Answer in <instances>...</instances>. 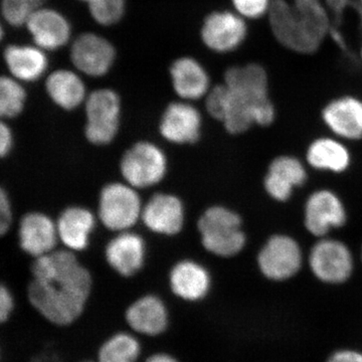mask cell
Segmentation results:
<instances>
[{"label": "cell", "mask_w": 362, "mask_h": 362, "mask_svg": "<svg viewBox=\"0 0 362 362\" xmlns=\"http://www.w3.org/2000/svg\"><path fill=\"white\" fill-rule=\"evenodd\" d=\"M45 0H2L1 13L4 21L13 26L25 25L26 21Z\"/></svg>", "instance_id": "f1b7e54d"}, {"label": "cell", "mask_w": 362, "mask_h": 362, "mask_svg": "<svg viewBox=\"0 0 362 362\" xmlns=\"http://www.w3.org/2000/svg\"><path fill=\"white\" fill-rule=\"evenodd\" d=\"M45 89L54 103L66 110L77 108L86 98L84 83L71 71H54L45 82Z\"/></svg>", "instance_id": "4316f807"}, {"label": "cell", "mask_w": 362, "mask_h": 362, "mask_svg": "<svg viewBox=\"0 0 362 362\" xmlns=\"http://www.w3.org/2000/svg\"><path fill=\"white\" fill-rule=\"evenodd\" d=\"M168 161L156 144L139 142L131 147L121 160V173L134 188L153 187L163 180Z\"/></svg>", "instance_id": "ba28073f"}, {"label": "cell", "mask_w": 362, "mask_h": 362, "mask_svg": "<svg viewBox=\"0 0 362 362\" xmlns=\"http://www.w3.org/2000/svg\"><path fill=\"white\" fill-rule=\"evenodd\" d=\"M58 238L57 226L45 214H28L21 221V247L30 256L39 258L54 252Z\"/></svg>", "instance_id": "ffe728a7"}, {"label": "cell", "mask_w": 362, "mask_h": 362, "mask_svg": "<svg viewBox=\"0 0 362 362\" xmlns=\"http://www.w3.org/2000/svg\"><path fill=\"white\" fill-rule=\"evenodd\" d=\"M109 265L122 277L134 276L142 268L145 259L144 240L136 233L123 232L106 247Z\"/></svg>", "instance_id": "44dd1931"}, {"label": "cell", "mask_w": 362, "mask_h": 362, "mask_svg": "<svg viewBox=\"0 0 362 362\" xmlns=\"http://www.w3.org/2000/svg\"><path fill=\"white\" fill-rule=\"evenodd\" d=\"M247 35L244 18L230 11H216L209 14L202 28V40L206 47L223 54L239 49Z\"/></svg>", "instance_id": "7c38bea8"}, {"label": "cell", "mask_w": 362, "mask_h": 362, "mask_svg": "<svg viewBox=\"0 0 362 362\" xmlns=\"http://www.w3.org/2000/svg\"><path fill=\"white\" fill-rule=\"evenodd\" d=\"M25 25L35 45L47 51L64 47L71 37L70 23L54 9H37Z\"/></svg>", "instance_id": "e0dca14e"}, {"label": "cell", "mask_w": 362, "mask_h": 362, "mask_svg": "<svg viewBox=\"0 0 362 362\" xmlns=\"http://www.w3.org/2000/svg\"><path fill=\"white\" fill-rule=\"evenodd\" d=\"M126 327L141 339L163 337L170 328L171 316L162 298L154 294L143 295L131 302L124 312Z\"/></svg>", "instance_id": "30bf717a"}, {"label": "cell", "mask_w": 362, "mask_h": 362, "mask_svg": "<svg viewBox=\"0 0 362 362\" xmlns=\"http://www.w3.org/2000/svg\"><path fill=\"white\" fill-rule=\"evenodd\" d=\"M361 259H362V252H361Z\"/></svg>", "instance_id": "ee69618b"}, {"label": "cell", "mask_w": 362, "mask_h": 362, "mask_svg": "<svg viewBox=\"0 0 362 362\" xmlns=\"http://www.w3.org/2000/svg\"><path fill=\"white\" fill-rule=\"evenodd\" d=\"M202 116L192 105L173 103L164 111L160 132L168 141L176 144L194 143L199 138Z\"/></svg>", "instance_id": "d6986e66"}, {"label": "cell", "mask_w": 362, "mask_h": 362, "mask_svg": "<svg viewBox=\"0 0 362 362\" xmlns=\"http://www.w3.org/2000/svg\"><path fill=\"white\" fill-rule=\"evenodd\" d=\"M306 180L303 163L296 157L282 156L271 162L264 187L272 199L284 202L291 197L295 188L302 187Z\"/></svg>", "instance_id": "2e32d148"}, {"label": "cell", "mask_w": 362, "mask_h": 362, "mask_svg": "<svg viewBox=\"0 0 362 362\" xmlns=\"http://www.w3.org/2000/svg\"><path fill=\"white\" fill-rule=\"evenodd\" d=\"M268 14L276 40L299 54L315 52L330 33L329 16L323 4L304 6L273 0Z\"/></svg>", "instance_id": "3957f363"}, {"label": "cell", "mask_w": 362, "mask_h": 362, "mask_svg": "<svg viewBox=\"0 0 362 362\" xmlns=\"http://www.w3.org/2000/svg\"><path fill=\"white\" fill-rule=\"evenodd\" d=\"M121 105L114 90H94L86 102V137L96 145H105L115 138L119 129Z\"/></svg>", "instance_id": "52a82bcc"}, {"label": "cell", "mask_w": 362, "mask_h": 362, "mask_svg": "<svg viewBox=\"0 0 362 362\" xmlns=\"http://www.w3.org/2000/svg\"><path fill=\"white\" fill-rule=\"evenodd\" d=\"M303 265V252L296 240L288 235H272L258 255V266L271 281L289 280Z\"/></svg>", "instance_id": "8992f818"}, {"label": "cell", "mask_w": 362, "mask_h": 362, "mask_svg": "<svg viewBox=\"0 0 362 362\" xmlns=\"http://www.w3.org/2000/svg\"><path fill=\"white\" fill-rule=\"evenodd\" d=\"M312 274L326 284H341L351 277L354 257L341 240L322 238L312 247L308 258Z\"/></svg>", "instance_id": "9c48e42d"}, {"label": "cell", "mask_w": 362, "mask_h": 362, "mask_svg": "<svg viewBox=\"0 0 362 362\" xmlns=\"http://www.w3.org/2000/svg\"><path fill=\"white\" fill-rule=\"evenodd\" d=\"M202 242L216 256H235L246 245L242 220L235 211L223 206L209 207L199 221Z\"/></svg>", "instance_id": "277c9868"}, {"label": "cell", "mask_w": 362, "mask_h": 362, "mask_svg": "<svg viewBox=\"0 0 362 362\" xmlns=\"http://www.w3.org/2000/svg\"><path fill=\"white\" fill-rule=\"evenodd\" d=\"M4 59L11 76L21 82L39 80L49 64L44 49L37 45H8L4 49Z\"/></svg>", "instance_id": "7402d4cb"}, {"label": "cell", "mask_w": 362, "mask_h": 362, "mask_svg": "<svg viewBox=\"0 0 362 362\" xmlns=\"http://www.w3.org/2000/svg\"><path fill=\"white\" fill-rule=\"evenodd\" d=\"M324 123L338 138L362 139V100L342 96L332 100L322 111Z\"/></svg>", "instance_id": "9a60e30c"}, {"label": "cell", "mask_w": 362, "mask_h": 362, "mask_svg": "<svg viewBox=\"0 0 362 362\" xmlns=\"http://www.w3.org/2000/svg\"><path fill=\"white\" fill-rule=\"evenodd\" d=\"M13 146V134L6 123L0 119V157L6 156Z\"/></svg>", "instance_id": "e575fe53"}, {"label": "cell", "mask_w": 362, "mask_h": 362, "mask_svg": "<svg viewBox=\"0 0 362 362\" xmlns=\"http://www.w3.org/2000/svg\"><path fill=\"white\" fill-rule=\"evenodd\" d=\"M82 1L87 2V4H89L90 2L96 1V0H82Z\"/></svg>", "instance_id": "b9f144b4"}, {"label": "cell", "mask_w": 362, "mask_h": 362, "mask_svg": "<svg viewBox=\"0 0 362 362\" xmlns=\"http://www.w3.org/2000/svg\"><path fill=\"white\" fill-rule=\"evenodd\" d=\"M90 16L101 25H115L125 11V0H96L89 4Z\"/></svg>", "instance_id": "f546056e"}, {"label": "cell", "mask_w": 362, "mask_h": 362, "mask_svg": "<svg viewBox=\"0 0 362 362\" xmlns=\"http://www.w3.org/2000/svg\"><path fill=\"white\" fill-rule=\"evenodd\" d=\"M141 214V201L134 187L123 183H111L102 190L99 216L109 230L126 232L137 223Z\"/></svg>", "instance_id": "5b68a950"}, {"label": "cell", "mask_w": 362, "mask_h": 362, "mask_svg": "<svg viewBox=\"0 0 362 362\" xmlns=\"http://www.w3.org/2000/svg\"><path fill=\"white\" fill-rule=\"evenodd\" d=\"M359 1L361 0H326L328 7L331 9L333 13L337 16V21L338 18H341L342 13L347 6H352L354 8L358 9Z\"/></svg>", "instance_id": "d590c367"}, {"label": "cell", "mask_w": 362, "mask_h": 362, "mask_svg": "<svg viewBox=\"0 0 362 362\" xmlns=\"http://www.w3.org/2000/svg\"><path fill=\"white\" fill-rule=\"evenodd\" d=\"M142 362H181V361L171 352L158 350L145 356Z\"/></svg>", "instance_id": "8d00e7d4"}, {"label": "cell", "mask_w": 362, "mask_h": 362, "mask_svg": "<svg viewBox=\"0 0 362 362\" xmlns=\"http://www.w3.org/2000/svg\"><path fill=\"white\" fill-rule=\"evenodd\" d=\"M206 109L230 134L246 132L252 125H271L276 116L269 86L261 84L216 86L207 95Z\"/></svg>", "instance_id": "7a4b0ae2"}, {"label": "cell", "mask_w": 362, "mask_h": 362, "mask_svg": "<svg viewBox=\"0 0 362 362\" xmlns=\"http://www.w3.org/2000/svg\"><path fill=\"white\" fill-rule=\"evenodd\" d=\"M141 218L150 230L160 235L180 233L185 223V209L175 195H154L142 209Z\"/></svg>", "instance_id": "ac0fdd59"}, {"label": "cell", "mask_w": 362, "mask_h": 362, "mask_svg": "<svg viewBox=\"0 0 362 362\" xmlns=\"http://www.w3.org/2000/svg\"><path fill=\"white\" fill-rule=\"evenodd\" d=\"M307 162L317 170L341 173L351 163V156L347 147L335 138L321 137L309 145L306 153Z\"/></svg>", "instance_id": "d4e9b609"}, {"label": "cell", "mask_w": 362, "mask_h": 362, "mask_svg": "<svg viewBox=\"0 0 362 362\" xmlns=\"http://www.w3.org/2000/svg\"><path fill=\"white\" fill-rule=\"evenodd\" d=\"M11 220H13V214H11V202L6 192L0 187V237L8 230Z\"/></svg>", "instance_id": "1f68e13d"}, {"label": "cell", "mask_w": 362, "mask_h": 362, "mask_svg": "<svg viewBox=\"0 0 362 362\" xmlns=\"http://www.w3.org/2000/svg\"><path fill=\"white\" fill-rule=\"evenodd\" d=\"M357 13H358L359 18H361V23H362V0L359 1V6L358 9H357Z\"/></svg>", "instance_id": "f35d334b"}, {"label": "cell", "mask_w": 362, "mask_h": 362, "mask_svg": "<svg viewBox=\"0 0 362 362\" xmlns=\"http://www.w3.org/2000/svg\"><path fill=\"white\" fill-rule=\"evenodd\" d=\"M327 362H362V352L354 349L338 350Z\"/></svg>", "instance_id": "836d02e7"}, {"label": "cell", "mask_w": 362, "mask_h": 362, "mask_svg": "<svg viewBox=\"0 0 362 362\" xmlns=\"http://www.w3.org/2000/svg\"><path fill=\"white\" fill-rule=\"evenodd\" d=\"M346 221V209L335 192L329 189L317 190L307 199L304 223L311 235L322 239L331 230L342 228Z\"/></svg>", "instance_id": "8fae6325"}, {"label": "cell", "mask_w": 362, "mask_h": 362, "mask_svg": "<svg viewBox=\"0 0 362 362\" xmlns=\"http://www.w3.org/2000/svg\"><path fill=\"white\" fill-rule=\"evenodd\" d=\"M361 61H362V49H361Z\"/></svg>", "instance_id": "7bdbcfd3"}, {"label": "cell", "mask_w": 362, "mask_h": 362, "mask_svg": "<svg viewBox=\"0 0 362 362\" xmlns=\"http://www.w3.org/2000/svg\"><path fill=\"white\" fill-rule=\"evenodd\" d=\"M28 296L35 310L57 327L74 325L87 308L93 280L71 251L35 258Z\"/></svg>", "instance_id": "6da1fadb"}, {"label": "cell", "mask_w": 362, "mask_h": 362, "mask_svg": "<svg viewBox=\"0 0 362 362\" xmlns=\"http://www.w3.org/2000/svg\"><path fill=\"white\" fill-rule=\"evenodd\" d=\"M94 226L95 218L90 211L84 207H69L57 225L59 239L71 251H83L89 244Z\"/></svg>", "instance_id": "cb8c5ba5"}, {"label": "cell", "mask_w": 362, "mask_h": 362, "mask_svg": "<svg viewBox=\"0 0 362 362\" xmlns=\"http://www.w3.org/2000/svg\"><path fill=\"white\" fill-rule=\"evenodd\" d=\"M97 362H142V339L130 330H117L98 346Z\"/></svg>", "instance_id": "484cf974"}, {"label": "cell", "mask_w": 362, "mask_h": 362, "mask_svg": "<svg viewBox=\"0 0 362 362\" xmlns=\"http://www.w3.org/2000/svg\"><path fill=\"white\" fill-rule=\"evenodd\" d=\"M26 93L20 81L0 76V119L18 116L25 107Z\"/></svg>", "instance_id": "83f0119b"}, {"label": "cell", "mask_w": 362, "mask_h": 362, "mask_svg": "<svg viewBox=\"0 0 362 362\" xmlns=\"http://www.w3.org/2000/svg\"><path fill=\"white\" fill-rule=\"evenodd\" d=\"M170 76L173 89L182 99H201L209 90V75L194 59L183 57L176 59L171 66Z\"/></svg>", "instance_id": "603a6c76"}, {"label": "cell", "mask_w": 362, "mask_h": 362, "mask_svg": "<svg viewBox=\"0 0 362 362\" xmlns=\"http://www.w3.org/2000/svg\"><path fill=\"white\" fill-rule=\"evenodd\" d=\"M4 25H2L1 21H0V42H1L2 37H4Z\"/></svg>", "instance_id": "ab89813d"}, {"label": "cell", "mask_w": 362, "mask_h": 362, "mask_svg": "<svg viewBox=\"0 0 362 362\" xmlns=\"http://www.w3.org/2000/svg\"><path fill=\"white\" fill-rule=\"evenodd\" d=\"M292 2L298 4V6H311L322 4V0H293Z\"/></svg>", "instance_id": "74e56055"}, {"label": "cell", "mask_w": 362, "mask_h": 362, "mask_svg": "<svg viewBox=\"0 0 362 362\" xmlns=\"http://www.w3.org/2000/svg\"><path fill=\"white\" fill-rule=\"evenodd\" d=\"M169 288L181 301L197 303L206 299L211 291V275L197 262L181 261L169 274Z\"/></svg>", "instance_id": "5bb4252c"}, {"label": "cell", "mask_w": 362, "mask_h": 362, "mask_svg": "<svg viewBox=\"0 0 362 362\" xmlns=\"http://www.w3.org/2000/svg\"><path fill=\"white\" fill-rule=\"evenodd\" d=\"M14 300L8 288L0 284V324L6 322L13 313Z\"/></svg>", "instance_id": "d6a6232c"}, {"label": "cell", "mask_w": 362, "mask_h": 362, "mask_svg": "<svg viewBox=\"0 0 362 362\" xmlns=\"http://www.w3.org/2000/svg\"><path fill=\"white\" fill-rule=\"evenodd\" d=\"M238 14L242 18L257 20L269 13L271 0H232Z\"/></svg>", "instance_id": "4dcf8cb0"}, {"label": "cell", "mask_w": 362, "mask_h": 362, "mask_svg": "<svg viewBox=\"0 0 362 362\" xmlns=\"http://www.w3.org/2000/svg\"><path fill=\"white\" fill-rule=\"evenodd\" d=\"M80 362H97L96 359H86V361H82Z\"/></svg>", "instance_id": "60d3db41"}, {"label": "cell", "mask_w": 362, "mask_h": 362, "mask_svg": "<svg viewBox=\"0 0 362 362\" xmlns=\"http://www.w3.org/2000/svg\"><path fill=\"white\" fill-rule=\"evenodd\" d=\"M116 51L113 45L95 33H84L74 42L71 59L78 71L92 77L106 75L114 62Z\"/></svg>", "instance_id": "4fadbf2b"}]
</instances>
